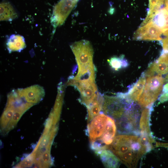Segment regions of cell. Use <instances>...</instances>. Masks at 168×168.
<instances>
[{
  "label": "cell",
  "mask_w": 168,
  "mask_h": 168,
  "mask_svg": "<svg viewBox=\"0 0 168 168\" xmlns=\"http://www.w3.org/2000/svg\"><path fill=\"white\" fill-rule=\"evenodd\" d=\"M164 82V78L159 75L148 76L144 91L138 101L139 105L145 108L152 107L161 93Z\"/></svg>",
  "instance_id": "obj_4"
},
{
  "label": "cell",
  "mask_w": 168,
  "mask_h": 168,
  "mask_svg": "<svg viewBox=\"0 0 168 168\" xmlns=\"http://www.w3.org/2000/svg\"><path fill=\"white\" fill-rule=\"evenodd\" d=\"M15 108L13 100L8 98L6 107L1 118V125L2 130L6 128L13 115Z\"/></svg>",
  "instance_id": "obj_18"
},
{
  "label": "cell",
  "mask_w": 168,
  "mask_h": 168,
  "mask_svg": "<svg viewBox=\"0 0 168 168\" xmlns=\"http://www.w3.org/2000/svg\"><path fill=\"white\" fill-rule=\"evenodd\" d=\"M163 33L151 21L140 26L134 34L133 39L136 40H159L162 39Z\"/></svg>",
  "instance_id": "obj_8"
},
{
  "label": "cell",
  "mask_w": 168,
  "mask_h": 168,
  "mask_svg": "<svg viewBox=\"0 0 168 168\" xmlns=\"http://www.w3.org/2000/svg\"><path fill=\"white\" fill-rule=\"evenodd\" d=\"M104 101V96L98 92L93 100L86 106L88 112V122H89L100 113L102 109Z\"/></svg>",
  "instance_id": "obj_12"
},
{
  "label": "cell",
  "mask_w": 168,
  "mask_h": 168,
  "mask_svg": "<svg viewBox=\"0 0 168 168\" xmlns=\"http://www.w3.org/2000/svg\"><path fill=\"white\" fill-rule=\"evenodd\" d=\"M162 91L159 99L160 101L162 103L168 100V83L164 85Z\"/></svg>",
  "instance_id": "obj_24"
},
{
  "label": "cell",
  "mask_w": 168,
  "mask_h": 168,
  "mask_svg": "<svg viewBox=\"0 0 168 168\" xmlns=\"http://www.w3.org/2000/svg\"><path fill=\"white\" fill-rule=\"evenodd\" d=\"M152 21L164 32L168 30V11L166 8L159 9Z\"/></svg>",
  "instance_id": "obj_16"
},
{
  "label": "cell",
  "mask_w": 168,
  "mask_h": 168,
  "mask_svg": "<svg viewBox=\"0 0 168 168\" xmlns=\"http://www.w3.org/2000/svg\"><path fill=\"white\" fill-rule=\"evenodd\" d=\"M35 154L34 152L27 155L17 166L18 167H29L34 162Z\"/></svg>",
  "instance_id": "obj_23"
},
{
  "label": "cell",
  "mask_w": 168,
  "mask_h": 168,
  "mask_svg": "<svg viewBox=\"0 0 168 168\" xmlns=\"http://www.w3.org/2000/svg\"><path fill=\"white\" fill-rule=\"evenodd\" d=\"M164 0H149V11L146 18L151 20L155 13L161 7Z\"/></svg>",
  "instance_id": "obj_21"
},
{
  "label": "cell",
  "mask_w": 168,
  "mask_h": 168,
  "mask_svg": "<svg viewBox=\"0 0 168 168\" xmlns=\"http://www.w3.org/2000/svg\"><path fill=\"white\" fill-rule=\"evenodd\" d=\"M91 149L96 154L108 149L115 138L116 126L114 120L100 113L90 121L87 126Z\"/></svg>",
  "instance_id": "obj_2"
},
{
  "label": "cell",
  "mask_w": 168,
  "mask_h": 168,
  "mask_svg": "<svg viewBox=\"0 0 168 168\" xmlns=\"http://www.w3.org/2000/svg\"><path fill=\"white\" fill-rule=\"evenodd\" d=\"M156 147H162L168 148V143L156 142Z\"/></svg>",
  "instance_id": "obj_25"
},
{
  "label": "cell",
  "mask_w": 168,
  "mask_h": 168,
  "mask_svg": "<svg viewBox=\"0 0 168 168\" xmlns=\"http://www.w3.org/2000/svg\"><path fill=\"white\" fill-rule=\"evenodd\" d=\"M7 48L9 53L21 52L26 47L24 37L19 35H12L10 36L7 42Z\"/></svg>",
  "instance_id": "obj_14"
},
{
  "label": "cell",
  "mask_w": 168,
  "mask_h": 168,
  "mask_svg": "<svg viewBox=\"0 0 168 168\" xmlns=\"http://www.w3.org/2000/svg\"><path fill=\"white\" fill-rule=\"evenodd\" d=\"M108 62L112 68L115 70L122 68H125L128 66L129 63L127 59L124 56L119 57H114L108 60Z\"/></svg>",
  "instance_id": "obj_20"
},
{
  "label": "cell",
  "mask_w": 168,
  "mask_h": 168,
  "mask_svg": "<svg viewBox=\"0 0 168 168\" xmlns=\"http://www.w3.org/2000/svg\"><path fill=\"white\" fill-rule=\"evenodd\" d=\"M95 68L78 70L76 75L72 78L77 81H95Z\"/></svg>",
  "instance_id": "obj_19"
},
{
  "label": "cell",
  "mask_w": 168,
  "mask_h": 168,
  "mask_svg": "<svg viewBox=\"0 0 168 168\" xmlns=\"http://www.w3.org/2000/svg\"><path fill=\"white\" fill-rule=\"evenodd\" d=\"M104 97L102 110L104 113L114 120L117 128L125 126L133 116L134 102L118 95Z\"/></svg>",
  "instance_id": "obj_3"
},
{
  "label": "cell",
  "mask_w": 168,
  "mask_h": 168,
  "mask_svg": "<svg viewBox=\"0 0 168 168\" xmlns=\"http://www.w3.org/2000/svg\"><path fill=\"white\" fill-rule=\"evenodd\" d=\"M98 154L105 167L107 168H117L119 166V160L114 153L108 149H104Z\"/></svg>",
  "instance_id": "obj_13"
},
{
  "label": "cell",
  "mask_w": 168,
  "mask_h": 168,
  "mask_svg": "<svg viewBox=\"0 0 168 168\" xmlns=\"http://www.w3.org/2000/svg\"><path fill=\"white\" fill-rule=\"evenodd\" d=\"M78 66V70L95 68L93 62V50L90 42L86 40L76 42L70 45Z\"/></svg>",
  "instance_id": "obj_5"
},
{
  "label": "cell",
  "mask_w": 168,
  "mask_h": 168,
  "mask_svg": "<svg viewBox=\"0 0 168 168\" xmlns=\"http://www.w3.org/2000/svg\"><path fill=\"white\" fill-rule=\"evenodd\" d=\"M17 91L19 95L27 102L34 105L41 101L45 95L43 87L38 85L24 89H19Z\"/></svg>",
  "instance_id": "obj_10"
},
{
  "label": "cell",
  "mask_w": 168,
  "mask_h": 168,
  "mask_svg": "<svg viewBox=\"0 0 168 168\" xmlns=\"http://www.w3.org/2000/svg\"><path fill=\"white\" fill-rule=\"evenodd\" d=\"M152 107L146 108L142 111L139 122L140 135L152 136L150 128V118Z\"/></svg>",
  "instance_id": "obj_15"
},
{
  "label": "cell",
  "mask_w": 168,
  "mask_h": 168,
  "mask_svg": "<svg viewBox=\"0 0 168 168\" xmlns=\"http://www.w3.org/2000/svg\"><path fill=\"white\" fill-rule=\"evenodd\" d=\"M164 75L165 82H168V54L162 51L159 57L150 64L146 73V77L154 75Z\"/></svg>",
  "instance_id": "obj_9"
},
{
  "label": "cell",
  "mask_w": 168,
  "mask_h": 168,
  "mask_svg": "<svg viewBox=\"0 0 168 168\" xmlns=\"http://www.w3.org/2000/svg\"><path fill=\"white\" fill-rule=\"evenodd\" d=\"M67 84L74 86L78 90L81 101L86 106L93 100L98 92L95 81H77L72 78L69 79Z\"/></svg>",
  "instance_id": "obj_7"
},
{
  "label": "cell",
  "mask_w": 168,
  "mask_h": 168,
  "mask_svg": "<svg viewBox=\"0 0 168 168\" xmlns=\"http://www.w3.org/2000/svg\"><path fill=\"white\" fill-rule=\"evenodd\" d=\"M79 0H60L54 7L51 23L56 28L62 25Z\"/></svg>",
  "instance_id": "obj_6"
},
{
  "label": "cell",
  "mask_w": 168,
  "mask_h": 168,
  "mask_svg": "<svg viewBox=\"0 0 168 168\" xmlns=\"http://www.w3.org/2000/svg\"><path fill=\"white\" fill-rule=\"evenodd\" d=\"M145 83L146 76L144 72L136 82L129 86L127 92L119 93V94L131 101H138L143 93Z\"/></svg>",
  "instance_id": "obj_11"
},
{
  "label": "cell",
  "mask_w": 168,
  "mask_h": 168,
  "mask_svg": "<svg viewBox=\"0 0 168 168\" xmlns=\"http://www.w3.org/2000/svg\"><path fill=\"white\" fill-rule=\"evenodd\" d=\"M25 112L18 108H16L13 115L5 130L6 133H8L14 128L22 115Z\"/></svg>",
  "instance_id": "obj_22"
},
{
  "label": "cell",
  "mask_w": 168,
  "mask_h": 168,
  "mask_svg": "<svg viewBox=\"0 0 168 168\" xmlns=\"http://www.w3.org/2000/svg\"><path fill=\"white\" fill-rule=\"evenodd\" d=\"M108 149L129 168L136 167L139 159L149 152L140 137L137 135H118Z\"/></svg>",
  "instance_id": "obj_1"
},
{
  "label": "cell",
  "mask_w": 168,
  "mask_h": 168,
  "mask_svg": "<svg viewBox=\"0 0 168 168\" xmlns=\"http://www.w3.org/2000/svg\"><path fill=\"white\" fill-rule=\"evenodd\" d=\"M17 14L9 2H3L0 4V21H11L16 18Z\"/></svg>",
  "instance_id": "obj_17"
}]
</instances>
